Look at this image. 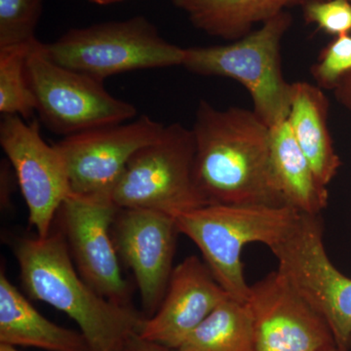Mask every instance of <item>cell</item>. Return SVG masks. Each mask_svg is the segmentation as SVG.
<instances>
[{"label":"cell","instance_id":"obj_1","mask_svg":"<svg viewBox=\"0 0 351 351\" xmlns=\"http://www.w3.org/2000/svg\"><path fill=\"white\" fill-rule=\"evenodd\" d=\"M193 175L208 204L287 206L272 172L270 127L253 110L200 101Z\"/></svg>","mask_w":351,"mask_h":351},{"label":"cell","instance_id":"obj_2","mask_svg":"<svg viewBox=\"0 0 351 351\" xmlns=\"http://www.w3.org/2000/svg\"><path fill=\"white\" fill-rule=\"evenodd\" d=\"M15 254L27 295L75 320L92 351H123L140 331L144 317L106 299L76 272L63 233L18 240Z\"/></svg>","mask_w":351,"mask_h":351},{"label":"cell","instance_id":"obj_3","mask_svg":"<svg viewBox=\"0 0 351 351\" xmlns=\"http://www.w3.org/2000/svg\"><path fill=\"white\" fill-rule=\"evenodd\" d=\"M300 213L289 206L208 204L174 217L180 233L195 242L219 285L237 301L247 302L244 276L246 245L271 248L290 232Z\"/></svg>","mask_w":351,"mask_h":351},{"label":"cell","instance_id":"obj_4","mask_svg":"<svg viewBox=\"0 0 351 351\" xmlns=\"http://www.w3.org/2000/svg\"><path fill=\"white\" fill-rule=\"evenodd\" d=\"M292 21L284 11L232 43L186 48L182 66L196 75L239 82L250 94L254 112L271 128L290 112L291 83L284 80L280 50Z\"/></svg>","mask_w":351,"mask_h":351},{"label":"cell","instance_id":"obj_5","mask_svg":"<svg viewBox=\"0 0 351 351\" xmlns=\"http://www.w3.org/2000/svg\"><path fill=\"white\" fill-rule=\"evenodd\" d=\"M44 48L57 64L101 82L128 71L182 66L186 49L165 40L144 16L71 29Z\"/></svg>","mask_w":351,"mask_h":351},{"label":"cell","instance_id":"obj_6","mask_svg":"<svg viewBox=\"0 0 351 351\" xmlns=\"http://www.w3.org/2000/svg\"><path fill=\"white\" fill-rule=\"evenodd\" d=\"M195 135L180 123L164 127L151 144L138 149L113 189L120 209L156 210L175 217L208 205L193 175Z\"/></svg>","mask_w":351,"mask_h":351},{"label":"cell","instance_id":"obj_7","mask_svg":"<svg viewBox=\"0 0 351 351\" xmlns=\"http://www.w3.org/2000/svg\"><path fill=\"white\" fill-rule=\"evenodd\" d=\"M27 75L41 121L64 137L124 123L138 113L135 106L112 96L101 80L53 61L38 39L27 57Z\"/></svg>","mask_w":351,"mask_h":351},{"label":"cell","instance_id":"obj_8","mask_svg":"<svg viewBox=\"0 0 351 351\" xmlns=\"http://www.w3.org/2000/svg\"><path fill=\"white\" fill-rule=\"evenodd\" d=\"M270 250L278 261V269L327 321L339 348L348 350L351 278L330 260L319 216L301 213L290 232Z\"/></svg>","mask_w":351,"mask_h":351},{"label":"cell","instance_id":"obj_9","mask_svg":"<svg viewBox=\"0 0 351 351\" xmlns=\"http://www.w3.org/2000/svg\"><path fill=\"white\" fill-rule=\"evenodd\" d=\"M0 145L29 209V223L36 237H47L53 219L71 193L63 156L41 137L38 121L27 123L18 115H2Z\"/></svg>","mask_w":351,"mask_h":351},{"label":"cell","instance_id":"obj_10","mask_svg":"<svg viewBox=\"0 0 351 351\" xmlns=\"http://www.w3.org/2000/svg\"><path fill=\"white\" fill-rule=\"evenodd\" d=\"M162 123L142 115L64 137L56 145L68 170L71 193L110 196L132 156L162 133Z\"/></svg>","mask_w":351,"mask_h":351},{"label":"cell","instance_id":"obj_11","mask_svg":"<svg viewBox=\"0 0 351 351\" xmlns=\"http://www.w3.org/2000/svg\"><path fill=\"white\" fill-rule=\"evenodd\" d=\"M254 351H323L338 346L327 321L277 269L250 286Z\"/></svg>","mask_w":351,"mask_h":351},{"label":"cell","instance_id":"obj_12","mask_svg":"<svg viewBox=\"0 0 351 351\" xmlns=\"http://www.w3.org/2000/svg\"><path fill=\"white\" fill-rule=\"evenodd\" d=\"M119 209L110 196L71 193L59 212L64 237L80 276L106 299L130 306V289L122 276L112 235Z\"/></svg>","mask_w":351,"mask_h":351},{"label":"cell","instance_id":"obj_13","mask_svg":"<svg viewBox=\"0 0 351 351\" xmlns=\"http://www.w3.org/2000/svg\"><path fill=\"white\" fill-rule=\"evenodd\" d=\"M115 248L133 271L147 317L160 306L173 272L180 233L174 217L156 210L119 209L114 223Z\"/></svg>","mask_w":351,"mask_h":351},{"label":"cell","instance_id":"obj_14","mask_svg":"<svg viewBox=\"0 0 351 351\" xmlns=\"http://www.w3.org/2000/svg\"><path fill=\"white\" fill-rule=\"evenodd\" d=\"M228 298L206 263L189 256L173 269L160 306L145 317L138 335L175 350Z\"/></svg>","mask_w":351,"mask_h":351},{"label":"cell","instance_id":"obj_15","mask_svg":"<svg viewBox=\"0 0 351 351\" xmlns=\"http://www.w3.org/2000/svg\"><path fill=\"white\" fill-rule=\"evenodd\" d=\"M0 343L49 351H92L82 332L58 326L0 274Z\"/></svg>","mask_w":351,"mask_h":351},{"label":"cell","instance_id":"obj_16","mask_svg":"<svg viewBox=\"0 0 351 351\" xmlns=\"http://www.w3.org/2000/svg\"><path fill=\"white\" fill-rule=\"evenodd\" d=\"M288 122L318 181L327 186L341 165L328 128V100L318 85L291 83Z\"/></svg>","mask_w":351,"mask_h":351},{"label":"cell","instance_id":"obj_17","mask_svg":"<svg viewBox=\"0 0 351 351\" xmlns=\"http://www.w3.org/2000/svg\"><path fill=\"white\" fill-rule=\"evenodd\" d=\"M270 160L285 204L300 213L319 216L327 207V186L318 181L288 119L270 128Z\"/></svg>","mask_w":351,"mask_h":351},{"label":"cell","instance_id":"obj_18","mask_svg":"<svg viewBox=\"0 0 351 351\" xmlns=\"http://www.w3.org/2000/svg\"><path fill=\"white\" fill-rule=\"evenodd\" d=\"M308 0H173L201 32L235 41L253 32L254 25L276 17L291 6Z\"/></svg>","mask_w":351,"mask_h":351},{"label":"cell","instance_id":"obj_19","mask_svg":"<svg viewBox=\"0 0 351 351\" xmlns=\"http://www.w3.org/2000/svg\"><path fill=\"white\" fill-rule=\"evenodd\" d=\"M175 351H254L248 304L228 298Z\"/></svg>","mask_w":351,"mask_h":351},{"label":"cell","instance_id":"obj_20","mask_svg":"<svg viewBox=\"0 0 351 351\" xmlns=\"http://www.w3.org/2000/svg\"><path fill=\"white\" fill-rule=\"evenodd\" d=\"M34 41L0 48V112L2 115H18L27 119L36 112V100L27 75V60Z\"/></svg>","mask_w":351,"mask_h":351},{"label":"cell","instance_id":"obj_21","mask_svg":"<svg viewBox=\"0 0 351 351\" xmlns=\"http://www.w3.org/2000/svg\"><path fill=\"white\" fill-rule=\"evenodd\" d=\"M44 0H0V48L31 43L43 14Z\"/></svg>","mask_w":351,"mask_h":351},{"label":"cell","instance_id":"obj_22","mask_svg":"<svg viewBox=\"0 0 351 351\" xmlns=\"http://www.w3.org/2000/svg\"><path fill=\"white\" fill-rule=\"evenodd\" d=\"M351 73V34L337 36L321 53L311 75L321 88H336Z\"/></svg>","mask_w":351,"mask_h":351},{"label":"cell","instance_id":"obj_23","mask_svg":"<svg viewBox=\"0 0 351 351\" xmlns=\"http://www.w3.org/2000/svg\"><path fill=\"white\" fill-rule=\"evenodd\" d=\"M304 20L326 34L341 36L351 32V3L348 0H308Z\"/></svg>","mask_w":351,"mask_h":351},{"label":"cell","instance_id":"obj_24","mask_svg":"<svg viewBox=\"0 0 351 351\" xmlns=\"http://www.w3.org/2000/svg\"><path fill=\"white\" fill-rule=\"evenodd\" d=\"M123 351H175L158 343H152L141 338L138 334L133 335L127 341Z\"/></svg>","mask_w":351,"mask_h":351},{"label":"cell","instance_id":"obj_25","mask_svg":"<svg viewBox=\"0 0 351 351\" xmlns=\"http://www.w3.org/2000/svg\"><path fill=\"white\" fill-rule=\"evenodd\" d=\"M339 100L351 110V73L346 75L336 86Z\"/></svg>","mask_w":351,"mask_h":351},{"label":"cell","instance_id":"obj_26","mask_svg":"<svg viewBox=\"0 0 351 351\" xmlns=\"http://www.w3.org/2000/svg\"><path fill=\"white\" fill-rule=\"evenodd\" d=\"M98 5H108V4L117 3V2L123 1V0H89Z\"/></svg>","mask_w":351,"mask_h":351},{"label":"cell","instance_id":"obj_27","mask_svg":"<svg viewBox=\"0 0 351 351\" xmlns=\"http://www.w3.org/2000/svg\"><path fill=\"white\" fill-rule=\"evenodd\" d=\"M0 351H19L15 346H7V345H1L0 343Z\"/></svg>","mask_w":351,"mask_h":351},{"label":"cell","instance_id":"obj_28","mask_svg":"<svg viewBox=\"0 0 351 351\" xmlns=\"http://www.w3.org/2000/svg\"><path fill=\"white\" fill-rule=\"evenodd\" d=\"M323 351H348L343 350V348H339V346H335V348H330V350H323Z\"/></svg>","mask_w":351,"mask_h":351},{"label":"cell","instance_id":"obj_29","mask_svg":"<svg viewBox=\"0 0 351 351\" xmlns=\"http://www.w3.org/2000/svg\"><path fill=\"white\" fill-rule=\"evenodd\" d=\"M348 350L351 351V335H350V341H348Z\"/></svg>","mask_w":351,"mask_h":351},{"label":"cell","instance_id":"obj_30","mask_svg":"<svg viewBox=\"0 0 351 351\" xmlns=\"http://www.w3.org/2000/svg\"><path fill=\"white\" fill-rule=\"evenodd\" d=\"M348 1H350V3H351V0H348Z\"/></svg>","mask_w":351,"mask_h":351}]
</instances>
